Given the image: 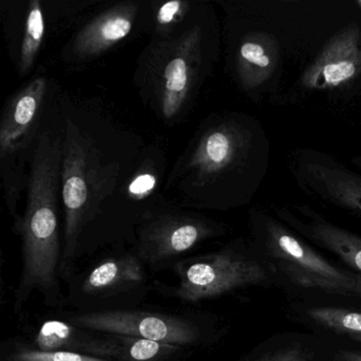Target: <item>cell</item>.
Returning a JSON list of instances; mask_svg holds the SVG:
<instances>
[{"mask_svg": "<svg viewBox=\"0 0 361 361\" xmlns=\"http://www.w3.org/2000/svg\"><path fill=\"white\" fill-rule=\"evenodd\" d=\"M269 137L257 118L230 114L200 139L188 169L204 185L214 187L217 208L249 204L270 168Z\"/></svg>", "mask_w": 361, "mask_h": 361, "instance_id": "obj_1", "label": "cell"}, {"mask_svg": "<svg viewBox=\"0 0 361 361\" xmlns=\"http://www.w3.org/2000/svg\"><path fill=\"white\" fill-rule=\"evenodd\" d=\"M75 326L104 334L132 336L200 350L216 343L223 325L214 314L139 307L103 312L56 310Z\"/></svg>", "mask_w": 361, "mask_h": 361, "instance_id": "obj_2", "label": "cell"}, {"mask_svg": "<svg viewBox=\"0 0 361 361\" xmlns=\"http://www.w3.org/2000/svg\"><path fill=\"white\" fill-rule=\"evenodd\" d=\"M68 310L103 312L139 307L153 290L147 268L132 249L114 248L66 280Z\"/></svg>", "mask_w": 361, "mask_h": 361, "instance_id": "obj_3", "label": "cell"}, {"mask_svg": "<svg viewBox=\"0 0 361 361\" xmlns=\"http://www.w3.org/2000/svg\"><path fill=\"white\" fill-rule=\"evenodd\" d=\"M170 270L177 282L169 285L154 280L153 290L190 305H200L238 289L261 284L267 278L259 262L234 246L185 257Z\"/></svg>", "mask_w": 361, "mask_h": 361, "instance_id": "obj_4", "label": "cell"}, {"mask_svg": "<svg viewBox=\"0 0 361 361\" xmlns=\"http://www.w3.org/2000/svg\"><path fill=\"white\" fill-rule=\"evenodd\" d=\"M63 145L62 196L65 209L61 280L64 282L75 269V257L96 221L97 174L86 141L71 126H67Z\"/></svg>", "mask_w": 361, "mask_h": 361, "instance_id": "obj_5", "label": "cell"}, {"mask_svg": "<svg viewBox=\"0 0 361 361\" xmlns=\"http://www.w3.org/2000/svg\"><path fill=\"white\" fill-rule=\"evenodd\" d=\"M250 221L268 255L295 284L329 293H355V276L331 265L297 238L276 215L255 208L251 210Z\"/></svg>", "mask_w": 361, "mask_h": 361, "instance_id": "obj_6", "label": "cell"}, {"mask_svg": "<svg viewBox=\"0 0 361 361\" xmlns=\"http://www.w3.org/2000/svg\"><path fill=\"white\" fill-rule=\"evenodd\" d=\"M224 231L223 226L204 217L164 213L141 221L130 249L147 269L162 271L171 269L188 253Z\"/></svg>", "mask_w": 361, "mask_h": 361, "instance_id": "obj_7", "label": "cell"}, {"mask_svg": "<svg viewBox=\"0 0 361 361\" xmlns=\"http://www.w3.org/2000/svg\"><path fill=\"white\" fill-rule=\"evenodd\" d=\"M360 79L361 24L350 22L321 46L281 102L293 104L302 97L343 92Z\"/></svg>", "mask_w": 361, "mask_h": 361, "instance_id": "obj_8", "label": "cell"}, {"mask_svg": "<svg viewBox=\"0 0 361 361\" xmlns=\"http://www.w3.org/2000/svg\"><path fill=\"white\" fill-rule=\"evenodd\" d=\"M287 168L308 198L361 219V174L356 171L331 154L308 147L293 149Z\"/></svg>", "mask_w": 361, "mask_h": 361, "instance_id": "obj_9", "label": "cell"}, {"mask_svg": "<svg viewBox=\"0 0 361 361\" xmlns=\"http://www.w3.org/2000/svg\"><path fill=\"white\" fill-rule=\"evenodd\" d=\"M56 312V310H54ZM18 335L42 352H71L111 361H122V348L113 334L98 333L71 324L56 314H20Z\"/></svg>", "mask_w": 361, "mask_h": 361, "instance_id": "obj_10", "label": "cell"}, {"mask_svg": "<svg viewBox=\"0 0 361 361\" xmlns=\"http://www.w3.org/2000/svg\"><path fill=\"white\" fill-rule=\"evenodd\" d=\"M284 68L282 43L274 33L259 29L245 33L235 51L238 85L255 102L276 97Z\"/></svg>", "mask_w": 361, "mask_h": 361, "instance_id": "obj_11", "label": "cell"}, {"mask_svg": "<svg viewBox=\"0 0 361 361\" xmlns=\"http://www.w3.org/2000/svg\"><path fill=\"white\" fill-rule=\"evenodd\" d=\"M274 214L285 225L314 244L335 253L353 269L361 272V236L335 224L307 204H283Z\"/></svg>", "mask_w": 361, "mask_h": 361, "instance_id": "obj_12", "label": "cell"}, {"mask_svg": "<svg viewBox=\"0 0 361 361\" xmlns=\"http://www.w3.org/2000/svg\"><path fill=\"white\" fill-rule=\"evenodd\" d=\"M200 39L197 29L185 33L164 66L160 82V105L166 119L178 115L193 90L202 56Z\"/></svg>", "mask_w": 361, "mask_h": 361, "instance_id": "obj_13", "label": "cell"}, {"mask_svg": "<svg viewBox=\"0 0 361 361\" xmlns=\"http://www.w3.org/2000/svg\"><path fill=\"white\" fill-rule=\"evenodd\" d=\"M46 88L45 78H37L18 92L8 104L0 126V156L3 161L13 155L30 136L43 105Z\"/></svg>", "mask_w": 361, "mask_h": 361, "instance_id": "obj_14", "label": "cell"}, {"mask_svg": "<svg viewBox=\"0 0 361 361\" xmlns=\"http://www.w3.org/2000/svg\"><path fill=\"white\" fill-rule=\"evenodd\" d=\"M137 12L135 3L120 4L107 10L82 29L75 42V51L84 58L102 54L128 37Z\"/></svg>", "mask_w": 361, "mask_h": 361, "instance_id": "obj_15", "label": "cell"}, {"mask_svg": "<svg viewBox=\"0 0 361 361\" xmlns=\"http://www.w3.org/2000/svg\"><path fill=\"white\" fill-rule=\"evenodd\" d=\"M115 336L122 348V361H185L196 350L177 344L164 343L132 336Z\"/></svg>", "mask_w": 361, "mask_h": 361, "instance_id": "obj_16", "label": "cell"}, {"mask_svg": "<svg viewBox=\"0 0 361 361\" xmlns=\"http://www.w3.org/2000/svg\"><path fill=\"white\" fill-rule=\"evenodd\" d=\"M0 361H111L71 352H42L27 345L18 335L0 342Z\"/></svg>", "mask_w": 361, "mask_h": 361, "instance_id": "obj_17", "label": "cell"}, {"mask_svg": "<svg viewBox=\"0 0 361 361\" xmlns=\"http://www.w3.org/2000/svg\"><path fill=\"white\" fill-rule=\"evenodd\" d=\"M44 32H45V24H44L41 4L37 0H33L29 5L22 52H20V71L22 75L28 73L35 64L43 42Z\"/></svg>", "mask_w": 361, "mask_h": 361, "instance_id": "obj_18", "label": "cell"}, {"mask_svg": "<svg viewBox=\"0 0 361 361\" xmlns=\"http://www.w3.org/2000/svg\"><path fill=\"white\" fill-rule=\"evenodd\" d=\"M308 316L322 326L346 335H361V314L338 307H312Z\"/></svg>", "mask_w": 361, "mask_h": 361, "instance_id": "obj_19", "label": "cell"}, {"mask_svg": "<svg viewBox=\"0 0 361 361\" xmlns=\"http://www.w3.org/2000/svg\"><path fill=\"white\" fill-rule=\"evenodd\" d=\"M188 7H189V4L179 1V0L164 4L158 10V25L161 27H168L175 24L185 16Z\"/></svg>", "mask_w": 361, "mask_h": 361, "instance_id": "obj_20", "label": "cell"}, {"mask_svg": "<svg viewBox=\"0 0 361 361\" xmlns=\"http://www.w3.org/2000/svg\"><path fill=\"white\" fill-rule=\"evenodd\" d=\"M310 354L301 348H288L276 354L270 355L261 361H310Z\"/></svg>", "mask_w": 361, "mask_h": 361, "instance_id": "obj_21", "label": "cell"}, {"mask_svg": "<svg viewBox=\"0 0 361 361\" xmlns=\"http://www.w3.org/2000/svg\"><path fill=\"white\" fill-rule=\"evenodd\" d=\"M154 185H155L154 176L149 174H142L133 181L130 191L134 195H145L153 189Z\"/></svg>", "mask_w": 361, "mask_h": 361, "instance_id": "obj_22", "label": "cell"}, {"mask_svg": "<svg viewBox=\"0 0 361 361\" xmlns=\"http://www.w3.org/2000/svg\"><path fill=\"white\" fill-rule=\"evenodd\" d=\"M339 357L341 361H361L360 353L353 352V350H342Z\"/></svg>", "mask_w": 361, "mask_h": 361, "instance_id": "obj_23", "label": "cell"}, {"mask_svg": "<svg viewBox=\"0 0 361 361\" xmlns=\"http://www.w3.org/2000/svg\"><path fill=\"white\" fill-rule=\"evenodd\" d=\"M350 162H352L353 166L355 168L358 169L359 171H361V156H354V157L350 159Z\"/></svg>", "mask_w": 361, "mask_h": 361, "instance_id": "obj_24", "label": "cell"}, {"mask_svg": "<svg viewBox=\"0 0 361 361\" xmlns=\"http://www.w3.org/2000/svg\"><path fill=\"white\" fill-rule=\"evenodd\" d=\"M356 281V287H355V293H358L361 295V276H355Z\"/></svg>", "mask_w": 361, "mask_h": 361, "instance_id": "obj_25", "label": "cell"}, {"mask_svg": "<svg viewBox=\"0 0 361 361\" xmlns=\"http://www.w3.org/2000/svg\"><path fill=\"white\" fill-rule=\"evenodd\" d=\"M350 337H352L353 339L356 340V341L361 342V335H354L350 336Z\"/></svg>", "mask_w": 361, "mask_h": 361, "instance_id": "obj_26", "label": "cell"}, {"mask_svg": "<svg viewBox=\"0 0 361 361\" xmlns=\"http://www.w3.org/2000/svg\"><path fill=\"white\" fill-rule=\"evenodd\" d=\"M355 6H356V7L358 8V10H360L361 11V0L356 1V3H355Z\"/></svg>", "mask_w": 361, "mask_h": 361, "instance_id": "obj_27", "label": "cell"}]
</instances>
